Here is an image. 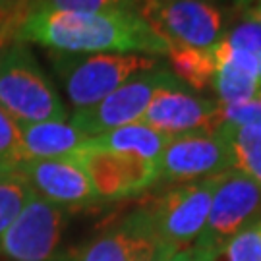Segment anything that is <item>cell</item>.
<instances>
[{"label":"cell","instance_id":"19","mask_svg":"<svg viewBox=\"0 0 261 261\" xmlns=\"http://www.w3.org/2000/svg\"><path fill=\"white\" fill-rule=\"evenodd\" d=\"M31 196L33 190L14 168L0 170V240Z\"/></svg>","mask_w":261,"mask_h":261},{"label":"cell","instance_id":"3","mask_svg":"<svg viewBox=\"0 0 261 261\" xmlns=\"http://www.w3.org/2000/svg\"><path fill=\"white\" fill-rule=\"evenodd\" d=\"M0 109L16 124L64 122V103L25 43L0 45Z\"/></svg>","mask_w":261,"mask_h":261},{"label":"cell","instance_id":"22","mask_svg":"<svg viewBox=\"0 0 261 261\" xmlns=\"http://www.w3.org/2000/svg\"><path fill=\"white\" fill-rule=\"evenodd\" d=\"M23 161L18 124L0 109V168L12 170Z\"/></svg>","mask_w":261,"mask_h":261},{"label":"cell","instance_id":"4","mask_svg":"<svg viewBox=\"0 0 261 261\" xmlns=\"http://www.w3.org/2000/svg\"><path fill=\"white\" fill-rule=\"evenodd\" d=\"M48 62L77 111L89 109L140 72L157 68V56L136 53H58L48 50Z\"/></svg>","mask_w":261,"mask_h":261},{"label":"cell","instance_id":"24","mask_svg":"<svg viewBox=\"0 0 261 261\" xmlns=\"http://www.w3.org/2000/svg\"><path fill=\"white\" fill-rule=\"evenodd\" d=\"M219 122L261 128V97L240 105H219Z\"/></svg>","mask_w":261,"mask_h":261},{"label":"cell","instance_id":"13","mask_svg":"<svg viewBox=\"0 0 261 261\" xmlns=\"http://www.w3.org/2000/svg\"><path fill=\"white\" fill-rule=\"evenodd\" d=\"M18 128L23 161L72 157L89 141L70 122H35L18 124Z\"/></svg>","mask_w":261,"mask_h":261},{"label":"cell","instance_id":"11","mask_svg":"<svg viewBox=\"0 0 261 261\" xmlns=\"http://www.w3.org/2000/svg\"><path fill=\"white\" fill-rule=\"evenodd\" d=\"M14 170L28 182L35 196L66 211L85 209L101 201L84 168L72 157L29 159L21 161Z\"/></svg>","mask_w":261,"mask_h":261},{"label":"cell","instance_id":"29","mask_svg":"<svg viewBox=\"0 0 261 261\" xmlns=\"http://www.w3.org/2000/svg\"><path fill=\"white\" fill-rule=\"evenodd\" d=\"M53 261H72V257H70V252H64L60 253V255H56Z\"/></svg>","mask_w":261,"mask_h":261},{"label":"cell","instance_id":"27","mask_svg":"<svg viewBox=\"0 0 261 261\" xmlns=\"http://www.w3.org/2000/svg\"><path fill=\"white\" fill-rule=\"evenodd\" d=\"M234 12L244 21L261 25V0H234Z\"/></svg>","mask_w":261,"mask_h":261},{"label":"cell","instance_id":"16","mask_svg":"<svg viewBox=\"0 0 261 261\" xmlns=\"http://www.w3.org/2000/svg\"><path fill=\"white\" fill-rule=\"evenodd\" d=\"M138 246V236L126 221L95 234L82 248L72 250V261H132Z\"/></svg>","mask_w":261,"mask_h":261},{"label":"cell","instance_id":"23","mask_svg":"<svg viewBox=\"0 0 261 261\" xmlns=\"http://www.w3.org/2000/svg\"><path fill=\"white\" fill-rule=\"evenodd\" d=\"M221 39L226 41L230 47L240 48V50H244V53H248V55L252 56L253 60L257 62L261 75V25L242 19L230 31H226Z\"/></svg>","mask_w":261,"mask_h":261},{"label":"cell","instance_id":"21","mask_svg":"<svg viewBox=\"0 0 261 261\" xmlns=\"http://www.w3.org/2000/svg\"><path fill=\"white\" fill-rule=\"evenodd\" d=\"M136 0H28V12L33 10H56V12H118L134 10Z\"/></svg>","mask_w":261,"mask_h":261},{"label":"cell","instance_id":"10","mask_svg":"<svg viewBox=\"0 0 261 261\" xmlns=\"http://www.w3.org/2000/svg\"><path fill=\"white\" fill-rule=\"evenodd\" d=\"M232 168L230 149L219 132H192L168 140L157 161L159 180L196 182Z\"/></svg>","mask_w":261,"mask_h":261},{"label":"cell","instance_id":"8","mask_svg":"<svg viewBox=\"0 0 261 261\" xmlns=\"http://www.w3.org/2000/svg\"><path fill=\"white\" fill-rule=\"evenodd\" d=\"M68 223V211L33 196L0 240V253L10 261H53Z\"/></svg>","mask_w":261,"mask_h":261},{"label":"cell","instance_id":"30","mask_svg":"<svg viewBox=\"0 0 261 261\" xmlns=\"http://www.w3.org/2000/svg\"><path fill=\"white\" fill-rule=\"evenodd\" d=\"M0 170H6V168H0Z\"/></svg>","mask_w":261,"mask_h":261},{"label":"cell","instance_id":"18","mask_svg":"<svg viewBox=\"0 0 261 261\" xmlns=\"http://www.w3.org/2000/svg\"><path fill=\"white\" fill-rule=\"evenodd\" d=\"M211 87L219 97V105H240L261 97V75L230 60L217 58Z\"/></svg>","mask_w":261,"mask_h":261},{"label":"cell","instance_id":"12","mask_svg":"<svg viewBox=\"0 0 261 261\" xmlns=\"http://www.w3.org/2000/svg\"><path fill=\"white\" fill-rule=\"evenodd\" d=\"M140 122L167 136L217 132L221 126L219 105L182 89H161L151 99Z\"/></svg>","mask_w":261,"mask_h":261},{"label":"cell","instance_id":"17","mask_svg":"<svg viewBox=\"0 0 261 261\" xmlns=\"http://www.w3.org/2000/svg\"><path fill=\"white\" fill-rule=\"evenodd\" d=\"M217 132L230 149L232 168L261 186V128L221 124Z\"/></svg>","mask_w":261,"mask_h":261},{"label":"cell","instance_id":"15","mask_svg":"<svg viewBox=\"0 0 261 261\" xmlns=\"http://www.w3.org/2000/svg\"><path fill=\"white\" fill-rule=\"evenodd\" d=\"M168 72L176 77L180 84L188 85L192 91H205L211 87L217 58L213 47L197 48L184 47V45H170L167 50Z\"/></svg>","mask_w":261,"mask_h":261},{"label":"cell","instance_id":"2","mask_svg":"<svg viewBox=\"0 0 261 261\" xmlns=\"http://www.w3.org/2000/svg\"><path fill=\"white\" fill-rule=\"evenodd\" d=\"M217 174L170 188L149 199L124 221L136 232L149 236L155 244L176 253L201 234L209 217Z\"/></svg>","mask_w":261,"mask_h":261},{"label":"cell","instance_id":"9","mask_svg":"<svg viewBox=\"0 0 261 261\" xmlns=\"http://www.w3.org/2000/svg\"><path fill=\"white\" fill-rule=\"evenodd\" d=\"M72 159L84 168L101 201L140 196L159 182L157 163L136 155L85 145Z\"/></svg>","mask_w":261,"mask_h":261},{"label":"cell","instance_id":"26","mask_svg":"<svg viewBox=\"0 0 261 261\" xmlns=\"http://www.w3.org/2000/svg\"><path fill=\"white\" fill-rule=\"evenodd\" d=\"M128 226H130V224H128ZM132 230H134V228H132ZM134 232H136V230H134ZM136 236H138V246H136V253H134V259L132 261H168V257L172 255L168 250H165V248H161L159 244L153 242L149 236L140 234V232H136Z\"/></svg>","mask_w":261,"mask_h":261},{"label":"cell","instance_id":"1","mask_svg":"<svg viewBox=\"0 0 261 261\" xmlns=\"http://www.w3.org/2000/svg\"><path fill=\"white\" fill-rule=\"evenodd\" d=\"M12 41L35 43L58 53H136L167 55L168 45L134 10L118 12H56L33 10L19 21Z\"/></svg>","mask_w":261,"mask_h":261},{"label":"cell","instance_id":"7","mask_svg":"<svg viewBox=\"0 0 261 261\" xmlns=\"http://www.w3.org/2000/svg\"><path fill=\"white\" fill-rule=\"evenodd\" d=\"M255 223H261V186L228 168L217 174L209 217L194 246L211 250Z\"/></svg>","mask_w":261,"mask_h":261},{"label":"cell","instance_id":"25","mask_svg":"<svg viewBox=\"0 0 261 261\" xmlns=\"http://www.w3.org/2000/svg\"><path fill=\"white\" fill-rule=\"evenodd\" d=\"M28 0H0V45L12 41V33L25 16Z\"/></svg>","mask_w":261,"mask_h":261},{"label":"cell","instance_id":"28","mask_svg":"<svg viewBox=\"0 0 261 261\" xmlns=\"http://www.w3.org/2000/svg\"><path fill=\"white\" fill-rule=\"evenodd\" d=\"M168 261H205V252L192 244V246H188L184 250L172 253L168 257Z\"/></svg>","mask_w":261,"mask_h":261},{"label":"cell","instance_id":"20","mask_svg":"<svg viewBox=\"0 0 261 261\" xmlns=\"http://www.w3.org/2000/svg\"><path fill=\"white\" fill-rule=\"evenodd\" d=\"M205 261H261V223L248 226L230 240L205 250Z\"/></svg>","mask_w":261,"mask_h":261},{"label":"cell","instance_id":"6","mask_svg":"<svg viewBox=\"0 0 261 261\" xmlns=\"http://www.w3.org/2000/svg\"><path fill=\"white\" fill-rule=\"evenodd\" d=\"M161 89H182V84L167 68L157 66L130 77L93 107L75 111L70 124L87 138H95L114 128L140 122L151 99Z\"/></svg>","mask_w":261,"mask_h":261},{"label":"cell","instance_id":"14","mask_svg":"<svg viewBox=\"0 0 261 261\" xmlns=\"http://www.w3.org/2000/svg\"><path fill=\"white\" fill-rule=\"evenodd\" d=\"M170 138L172 136L161 134V132L153 130L141 122H134V124H126V126L114 128L111 132H105L101 136L89 138L85 145L97 147V149L114 151V153L136 155V157H141L145 161L157 163Z\"/></svg>","mask_w":261,"mask_h":261},{"label":"cell","instance_id":"5","mask_svg":"<svg viewBox=\"0 0 261 261\" xmlns=\"http://www.w3.org/2000/svg\"><path fill=\"white\" fill-rule=\"evenodd\" d=\"M134 12L168 47H213L224 29V14L215 0H136Z\"/></svg>","mask_w":261,"mask_h":261}]
</instances>
